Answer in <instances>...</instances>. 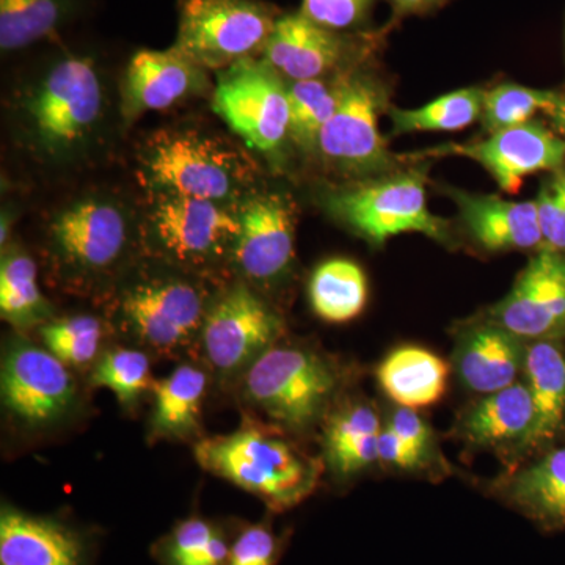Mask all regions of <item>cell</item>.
<instances>
[{
	"mask_svg": "<svg viewBox=\"0 0 565 565\" xmlns=\"http://www.w3.org/2000/svg\"><path fill=\"white\" fill-rule=\"evenodd\" d=\"M427 154L471 159L482 166L504 192L516 193L531 174L555 172L565 166V139L541 121L531 120L490 134L486 140L445 145Z\"/></svg>",
	"mask_w": 565,
	"mask_h": 565,
	"instance_id": "13",
	"label": "cell"
},
{
	"mask_svg": "<svg viewBox=\"0 0 565 565\" xmlns=\"http://www.w3.org/2000/svg\"><path fill=\"white\" fill-rule=\"evenodd\" d=\"M337 386L329 363L313 352L270 348L247 367V399L286 427L307 429L321 416Z\"/></svg>",
	"mask_w": 565,
	"mask_h": 565,
	"instance_id": "5",
	"label": "cell"
},
{
	"mask_svg": "<svg viewBox=\"0 0 565 565\" xmlns=\"http://www.w3.org/2000/svg\"><path fill=\"white\" fill-rule=\"evenodd\" d=\"M195 457L211 473L258 494L277 509L300 503L318 481L313 460L258 429L206 438L195 446Z\"/></svg>",
	"mask_w": 565,
	"mask_h": 565,
	"instance_id": "3",
	"label": "cell"
},
{
	"mask_svg": "<svg viewBox=\"0 0 565 565\" xmlns=\"http://www.w3.org/2000/svg\"><path fill=\"white\" fill-rule=\"evenodd\" d=\"M68 0H0V47L18 51L57 31Z\"/></svg>",
	"mask_w": 565,
	"mask_h": 565,
	"instance_id": "30",
	"label": "cell"
},
{
	"mask_svg": "<svg viewBox=\"0 0 565 565\" xmlns=\"http://www.w3.org/2000/svg\"><path fill=\"white\" fill-rule=\"evenodd\" d=\"M20 125L44 158H70L95 136L104 115L102 77L92 58L68 55L22 93Z\"/></svg>",
	"mask_w": 565,
	"mask_h": 565,
	"instance_id": "2",
	"label": "cell"
},
{
	"mask_svg": "<svg viewBox=\"0 0 565 565\" xmlns=\"http://www.w3.org/2000/svg\"><path fill=\"white\" fill-rule=\"evenodd\" d=\"M379 384L401 407H430L448 388L449 367L437 353L416 345L394 349L377 367Z\"/></svg>",
	"mask_w": 565,
	"mask_h": 565,
	"instance_id": "22",
	"label": "cell"
},
{
	"mask_svg": "<svg viewBox=\"0 0 565 565\" xmlns=\"http://www.w3.org/2000/svg\"><path fill=\"white\" fill-rule=\"evenodd\" d=\"M47 351L66 366H84L95 359L103 340V327L92 316L52 321L41 329Z\"/></svg>",
	"mask_w": 565,
	"mask_h": 565,
	"instance_id": "33",
	"label": "cell"
},
{
	"mask_svg": "<svg viewBox=\"0 0 565 565\" xmlns=\"http://www.w3.org/2000/svg\"><path fill=\"white\" fill-rule=\"evenodd\" d=\"M74 396L73 377L54 353L32 344L11 345L2 366V399L10 414L41 426L65 415Z\"/></svg>",
	"mask_w": 565,
	"mask_h": 565,
	"instance_id": "14",
	"label": "cell"
},
{
	"mask_svg": "<svg viewBox=\"0 0 565 565\" xmlns=\"http://www.w3.org/2000/svg\"><path fill=\"white\" fill-rule=\"evenodd\" d=\"M278 541L267 526L245 527L230 548L228 565H274Z\"/></svg>",
	"mask_w": 565,
	"mask_h": 565,
	"instance_id": "39",
	"label": "cell"
},
{
	"mask_svg": "<svg viewBox=\"0 0 565 565\" xmlns=\"http://www.w3.org/2000/svg\"><path fill=\"white\" fill-rule=\"evenodd\" d=\"M493 318L519 338L553 337L565 330V256L542 248L520 275Z\"/></svg>",
	"mask_w": 565,
	"mask_h": 565,
	"instance_id": "15",
	"label": "cell"
},
{
	"mask_svg": "<svg viewBox=\"0 0 565 565\" xmlns=\"http://www.w3.org/2000/svg\"><path fill=\"white\" fill-rule=\"evenodd\" d=\"M206 318L200 289L181 278L139 282L121 300L122 323L141 344L156 351L182 348Z\"/></svg>",
	"mask_w": 565,
	"mask_h": 565,
	"instance_id": "12",
	"label": "cell"
},
{
	"mask_svg": "<svg viewBox=\"0 0 565 565\" xmlns=\"http://www.w3.org/2000/svg\"><path fill=\"white\" fill-rule=\"evenodd\" d=\"M486 90L463 88L434 99L418 109H392L393 134L460 131L479 120Z\"/></svg>",
	"mask_w": 565,
	"mask_h": 565,
	"instance_id": "28",
	"label": "cell"
},
{
	"mask_svg": "<svg viewBox=\"0 0 565 565\" xmlns=\"http://www.w3.org/2000/svg\"><path fill=\"white\" fill-rule=\"evenodd\" d=\"M281 332V321L245 285L233 286L212 305L202 327L204 352L221 373L250 366Z\"/></svg>",
	"mask_w": 565,
	"mask_h": 565,
	"instance_id": "11",
	"label": "cell"
},
{
	"mask_svg": "<svg viewBox=\"0 0 565 565\" xmlns=\"http://www.w3.org/2000/svg\"><path fill=\"white\" fill-rule=\"evenodd\" d=\"M207 379L199 367L182 364L154 385L151 429L158 437H185L199 429Z\"/></svg>",
	"mask_w": 565,
	"mask_h": 565,
	"instance_id": "26",
	"label": "cell"
},
{
	"mask_svg": "<svg viewBox=\"0 0 565 565\" xmlns=\"http://www.w3.org/2000/svg\"><path fill=\"white\" fill-rule=\"evenodd\" d=\"M388 427L401 440H404L405 444L426 459L429 455L433 437H430L429 427L416 415L415 411L405 407L397 408L392 419H390Z\"/></svg>",
	"mask_w": 565,
	"mask_h": 565,
	"instance_id": "40",
	"label": "cell"
},
{
	"mask_svg": "<svg viewBox=\"0 0 565 565\" xmlns=\"http://www.w3.org/2000/svg\"><path fill=\"white\" fill-rule=\"evenodd\" d=\"M394 11L397 14H415L424 13V11L433 10L435 7L441 6L446 0H390Z\"/></svg>",
	"mask_w": 565,
	"mask_h": 565,
	"instance_id": "42",
	"label": "cell"
},
{
	"mask_svg": "<svg viewBox=\"0 0 565 565\" xmlns=\"http://www.w3.org/2000/svg\"><path fill=\"white\" fill-rule=\"evenodd\" d=\"M50 244L57 262L70 273L104 274L120 263L128 248L129 221L110 200H77L52 218Z\"/></svg>",
	"mask_w": 565,
	"mask_h": 565,
	"instance_id": "10",
	"label": "cell"
},
{
	"mask_svg": "<svg viewBox=\"0 0 565 565\" xmlns=\"http://www.w3.org/2000/svg\"><path fill=\"white\" fill-rule=\"evenodd\" d=\"M140 177L158 196L236 202L255 177L245 152L195 129H162L141 148Z\"/></svg>",
	"mask_w": 565,
	"mask_h": 565,
	"instance_id": "1",
	"label": "cell"
},
{
	"mask_svg": "<svg viewBox=\"0 0 565 565\" xmlns=\"http://www.w3.org/2000/svg\"><path fill=\"white\" fill-rule=\"evenodd\" d=\"M525 360L520 338L493 323L463 338L456 353V367L467 388L490 394L514 385L520 370H525Z\"/></svg>",
	"mask_w": 565,
	"mask_h": 565,
	"instance_id": "20",
	"label": "cell"
},
{
	"mask_svg": "<svg viewBox=\"0 0 565 565\" xmlns=\"http://www.w3.org/2000/svg\"><path fill=\"white\" fill-rule=\"evenodd\" d=\"M277 20L259 0H180L173 47L203 70H226L263 51Z\"/></svg>",
	"mask_w": 565,
	"mask_h": 565,
	"instance_id": "4",
	"label": "cell"
},
{
	"mask_svg": "<svg viewBox=\"0 0 565 565\" xmlns=\"http://www.w3.org/2000/svg\"><path fill=\"white\" fill-rule=\"evenodd\" d=\"M375 0H302V13L330 31H345L363 24Z\"/></svg>",
	"mask_w": 565,
	"mask_h": 565,
	"instance_id": "38",
	"label": "cell"
},
{
	"mask_svg": "<svg viewBox=\"0 0 565 565\" xmlns=\"http://www.w3.org/2000/svg\"><path fill=\"white\" fill-rule=\"evenodd\" d=\"M471 237L490 252L542 247L535 202H508L497 195L449 191Z\"/></svg>",
	"mask_w": 565,
	"mask_h": 565,
	"instance_id": "19",
	"label": "cell"
},
{
	"mask_svg": "<svg viewBox=\"0 0 565 565\" xmlns=\"http://www.w3.org/2000/svg\"><path fill=\"white\" fill-rule=\"evenodd\" d=\"M559 95L555 92L535 90L516 84L497 85L486 92L482 126L489 134L514 128L533 120L535 114H552Z\"/></svg>",
	"mask_w": 565,
	"mask_h": 565,
	"instance_id": "32",
	"label": "cell"
},
{
	"mask_svg": "<svg viewBox=\"0 0 565 565\" xmlns=\"http://www.w3.org/2000/svg\"><path fill=\"white\" fill-rule=\"evenodd\" d=\"M0 311L6 321L17 327L35 326L50 313L40 291L35 263L20 250L3 256L0 266Z\"/></svg>",
	"mask_w": 565,
	"mask_h": 565,
	"instance_id": "29",
	"label": "cell"
},
{
	"mask_svg": "<svg viewBox=\"0 0 565 565\" xmlns=\"http://www.w3.org/2000/svg\"><path fill=\"white\" fill-rule=\"evenodd\" d=\"M330 210L374 245L404 233L426 234L434 241L448 237V223L427 206L426 178L419 170L340 193L330 200Z\"/></svg>",
	"mask_w": 565,
	"mask_h": 565,
	"instance_id": "6",
	"label": "cell"
},
{
	"mask_svg": "<svg viewBox=\"0 0 565 565\" xmlns=\"http://www.w3.org/2000/svg\"><path fill=\"white\" fill-rule=\"evenodd\" d=\"M546 178L539 192V225H541L542 248L553 252H565V166L555 170Z\"/></svg>",
	"mask_w": 565,
	"mask_h": 565,
	"instance_id": "36",
	"label": "cell"
},
{
	"mask_svg": "<svg viewBox=\"0 0 565 565\" xmlns=\"http://www.w3.org/2000/svg\"><path fill=\"white\" fill-rule=\"evenodd\" d=\"M379 462L390 467L414 470L422 467L424 457L401 440L388 426L379 434Z\"/></svg>",
	"mask_w": 565,
	"mask_h": 565,
	"instance_id": "41",
	"label": "cell"
},
{
	"mask_svg": "<svg viewBox=\"0 0 565 565\" xmlns=\"http://www.w3.org/2000/svg\"><path fill=\"white\" fill-rule=\"evenodd\" d=\"M167 556L170 565H228L230 548L210 523L192 516L173 531Z\"/></svg>",
	"mask_w": 565,
	"mask_h": 565,
	"instance_id": "35",
	"label": "cell"
},
{
	"mask_svg": "<svg viewBox=\"0 0 565 565\" xmlns=\"http://www.w3.org/2000/svg\"><path fill=\"white\" fill-rule=\"evenodd\" d=\"M344 50V41L337 32L316 24L299 11L275 22L263 61L294 82L321 79L341 62Z\"/></svg>",
	"mask_w": 565,
	"mask_h": 565,
	"instance_id": "18",
	"label": "cell"
},
{
	"mask_svg": "<svg viewBox=\"0 0 565 565\" xmlns=\"http://www.w3.org/2000/svg\"><path fill=\"white\" fill-rule=\"evenodd\" d=\"M212 107L252 150L273 154L288 137V88L266 61L248 57L222 70Z\"/></svg>",
	"mask_w": 565,
	"mask_h": 565,
	"instance_id": "8",
	"label": "cell"
},
{
	"mask_svg": "<svg viewBox=\"0 0 565 565\" xmlns=\"http://www.w3.org/2000/svg\"><path fill=\"white\" fill-rule=\"evenodd\" d=\"M92 385L110 390L122 404L137 401L151 386V367L147 353L136 349H115L96 364Z\"/></svg>",
	"mask_w": 565,
	"mask_h": 565,
	"instance_id": "34",
	"label": "cell"
},
{
	"mask_svg": "<svg viewBox=\"0 0 565 565\" xmlns=\"http://www.w3.org/2000/svg\"><path fill=\"white\" fill-rule=\"evenodd\" d=\"M241 234L233 258L245 277L273 281L291 266L294 218L281 195L253 196L239 210Z\"/></svg>",
	"mask_w": 565,
	"mask_h": 565,
	"instance_id": "16",
	"label": "cell"
},
{
	"mask_svg": "<svg viewBox=\"0 0 565 565\" xmlns=\"http://www.w3.org/2000/svg\"><path fill=\"white\" fill-rule=\"evenodd\" d=\"M525 373L534 405V423L525 444L544 445L565 418V356L550 341H537L526 351Z\"/></svg>",
	"mask_w": 565,
	"mask_h": 565,
	"instance_id": "25",
	"label": "cell"
},
{
	"mask_svg": "<svg viewBox=\"0 0 565 565\" xmlns=\"http://www.w3.org/2000/svg\"><path fill=\"white\" fill-rule=\"evenodd\" d=\"M381 422L370 405L355 404L330 419L326 430V455L343 451L367 435L381 433Z\"/></svg>",
	"mask_w": 565,
	"mask_h": 565,
	"instance_id": "37",
	"label": "cell"
},
{
	"mask_svg": "<svg viewBox=\"0 0 565 565\" xmlns=\"http://www.w3.org/2000/svg\"><path fill=\"white\" fill-rule=\"evenodd\" d=\"M308 294L315 313L323 321L349 322L366 307V275L351 259H330L315 270Z\"/></svg>",
	"mask_w": 565,
	"mask_h": 565,
	"instance_id": "27",
	"label": "cell"
},
{
	"mask_svg": "<svg viewBox=\"0 0 565 565\" xmlns=\"http://www.w3.org/2000/svg\"><path fill=\"white\" fill-rule=\"evenodd\" d=\"M0 565H82V544L52 520L6 509L0 516Z\"/></svg>",
	"mask_w": 565,
	"mask_h": 565,
	"instance_id": "21",
	"label": "cell"
},
{
	"mask_svg": "<svg viewBox=\"0 0 565 565\" xmlns=\"http://www.w3.org/2000/svg\"><path fill=\"white\" fill-rule=\"evenodd\" d=\"M341 82L329 85L322 79L296 81L288 88L289 129L300 147L315 150L327 121L340 103Z\"/></svg>",
	"mask_w": 565,
	"mask_h": 565,
	"instance_id": "31",
	"label": "cell"
},
{
	"mask_svg": "<svg viewBox=\"0 0 565 565\" xmlns=\"http://www.w3.org/2000/svg\"><path fill=\"white\" fill-rule=\"evenodd\" d=\"M382 99L381 88L370 77L351 76L341 82L340 103L318 140L327 161L353 174L384 172L393 166L379 131Z\"/></svg>",
	"mask_w": 565,
	"mask_h": 565,
	"instance_id": "9",
	"label": "cell"
},
{
	"mask_svg": "<svg viewBox=\"0 0 565 565\" xmlns=\"http://www.w3.org/2000/svg\"><path fill=\"white\" fill-rule=\"evenodd\" d=\"M534 423V405L527 385L514 384L487 394L462 418L460 430L468 441L497 446L523 440Z\"/></svg>",
	"mask_w": 565,
	"mask_h": 565,
	"instance_id": "24",
	"label": "cell"
},
{
	"mask_svg": "<svg viewBox=\"0 0 565 565\" xmlns=\"http://www.w3.org/2000/svg\"><path fill=\"white\" fill-rule=\"evenodd\" d=\"M550 117L553 118V122H555L557 131L563 134L565 137V95H559L555 109L550 114Z\"/></svg>",
	"mask_w": 565,
	"mask_h": 565,
	"instance_id": "43",
	"label": "cell"
},
{
	"mask_svg": "<svg viewBox=\"0 0 565 565\" xmlns=\"http://www.w3.org/2000/svg\"><path fill=\"white\" fill-rule=\"evenodd\" d=\"M239 234V211L207 200L158 196L145 221L152 250L184 267H206L233 256Z\"/></svg>",
	"mask_w": 565,
	"mask_h": 565,
	"instance_id": "7",
	"label": "cell"
},
{
	"mask_svg": "<svg viewBox=\"0 0 565 565\" xmlns=\"http://www.w3.org/2000/svg\"><path fill=\"white\" fill-rule=\"evenodd\" d=\"M206 70L180 54L140 51L129 62L122 84V114L128 121L141 114L163 110L195 95L206 85Z\"/></svg>",
	"mask_w": 565,
	"mask_h": 565,
	"instance_id": "17",
	"label": "cell"
},
{
	"mask_svg": "<svg viewBox=\"0 0 565 565\" xmlns=\"http://www.w3.org/2000/svg\"><path fill=\"white\" fill-rule=\"evenodd\" d=\"M503 493L544 530H565V446L509 479Z\"/></svg>",
	"mask_w": 565,
	"mask_h": 565,
	"instance_id": "23",
	"label": "cell"
}]
</instances>
